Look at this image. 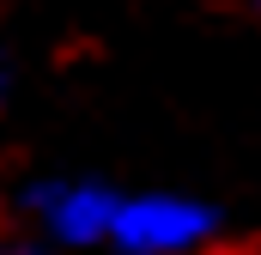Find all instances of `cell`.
I'll list each match as a JSON object with an SVG mask.
<instances>
[{
    "label": "cell",
    "instance_id": "1",
    "mask_svg": "<svg viewBox=\"0 0 261 255\" xmlns=\"http://www.w3.org/2000/svg\"><path fill=\"white\" fill-rule=\"evenodd\" d=\"M213 231H219L213 207L189 194H134L116 200V219H110V243H122L128 255H182L200 249Z\"/></svg>",
    "mask_w": 261,
    "mask_h": 255
},
{
    "label": "cell",
    "instance_id": "3",
    "mask_svg": "<svg viewBox=\"0 0 261 255\" xmlns=\"http://www.w3.org/2000/svg\"><path fill=\"white\" fill-rule=\"evenodd\" d=\"M255 6H261V0H255Z\"/></svg>",
    "mask_w": 261,
    "mask_h": 255
},
{
    "label": "cell",
    "instance_id": "2",
    "mask_svg": "<svg viewBox=\"0 0 261 255\" xmlns=\"http://www.w3.org/2000/svg\"><path fill=\"white\" fill-rule=\"evenodd\" d=\"M31 213L49 231V243L85 249V243H110L116 194L103 183H43V189H31Z\"/></svg>",
    "mask_w": 261,
    "mask_h": 255
}]
</instances>
